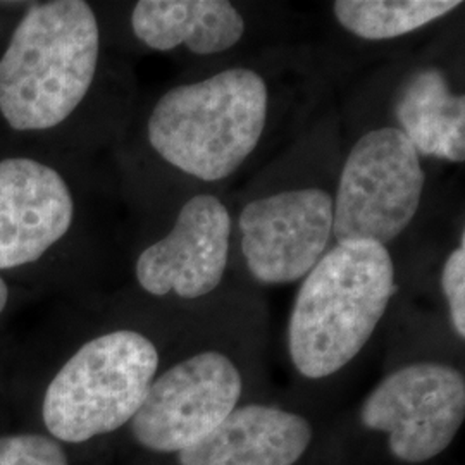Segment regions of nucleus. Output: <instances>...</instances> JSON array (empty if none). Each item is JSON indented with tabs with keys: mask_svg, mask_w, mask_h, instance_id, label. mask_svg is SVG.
<instances>
[{
	"mask_svg": "<svg viewBox=\"0 0 465 465\" xmlns=\"http://www.w3.org/2000/svg\"><path fill=\"white\" fill-rule=\"evenodd\" d=\"M397 292L395 264L376 242H340L302 280L286 328L293 371L311 382L349 369L378 331Z\"/></svg>",
	"mask_w": 465,
	"mask_h": 465,
	"instance_id": "1",
	"label": "nucleus"
},
{
	"mask_svg": "<svg viewBox=\"0 0 465 465\" xmlns=\"http://www.w3.org/2000/svg\"><path fill=\"white\" fill-rule=\"evenodd\" d=\"M99 54V23L86 2L36 4L0 59L2 116L17 132L61 124L86 97Z\"/></svg>",
	"mask_w": 465,
	"mask_h": 465,
	"instance_id": "2",
	"label": "nucleus"
},
{
	"mask_svg": "<svg viewBox=\"0 0 465 465\" xmlns=\"http://www.w3.org/2000/svg\"><path fill=\"white\" fill-rule=\"evenodd\" d=\"M269 88L250 67H228L171 88L149 117V142L167 164L205 183L230 178L266 132Z\"/></svg>",
	"mask_w": 465,
	"mask_h": 465,
	"instance_id": "3",
	"label": "nucleus"
},
{
	"mask_svg": "<svg viewBox=\"0 0 465 465\" xmlns=\"http://www.w3.org/2000/svg\"><path fill=\"white\" fill-rule=\"evenodd\" d=\"M161 353L134 330L86 341L50 381L42 416L55 441L86 443L132 422L159 374Z\"/></svg>",
	"mask_w": 465,
	"mask_h": 465,
	"instance_id": "4",
	"label": "nucleus"
},
{
	"mask_svg": "<svg viewBox=\"0 0 465 465\" xmlns=\"http://www.w3.org/2000/svg\"><path fill=\"white\" fill-rule=\"evenodd\" d=\"M465 422V376L443 361L386 372L357 409L355 424L397 465H430L457 441Z\"/></svg>",
	"mask_w": 465,
	"mask_h": 465,
	"instance_id": "5",
	"label": "nucleus"
},
{
	"mask_svg": "<svg viewBox=\"0 0 465 465\" xmlns=\"http://www.w3.org/2000/svg\"><path fill=\"white\" fill-rule=\"evenodd\" d=\"M424 186L420 155L399 128L367 132L341 167L332 199V238L388 247L417 216Z\"/></svg>",
	"mask_w": 465,
	"mask_h": 465,
	"instance_id": "6",
	"label": "nucleus"
},
{
	"mask_svg": "<svg viewBox=\"0 0 465 465\" xmlns=\"http://www.w3.org/2000/svg\"><path fill=\"white\" fill-rule=\"evenodd\" d=\"M252 399L243 364L230 350H195L159 372L128 424L134 443L155 457L195 445Z\"/></svg>",
	"mask_w": 465,
	"mask_h": 465,
	"instance_id": "7",
	"label": "nucleus"
},
{
	"mask_svg": "<svg viewBox=\"0 0 465 465\" xmlns=\"http://www.w3.org/2000/svg\"><path fill=\"white\" fill-rule=\"evenodd\" d=\"M250 276L278 286L303 280L332 238V197L322 188H292L252 200L238 217Z\"/></svg>",
	"mask_w": 465,
	"mask_h": 465,
	"instance_id": "8",
	"label": "nucleus"
},
{
	"mask_svg": "<svg viewBox=\"0 0 465 465\" xmlns=\"http://www.w3.org/2000/svg\"><path fill=\"white\" fill-rule=\"evenodd\" d=\"M230 240L226 205L209 193L195 195L182 207L173 230L140 253L136 282L153 297H207L226 274Z\"/></svg>",
	"mask_w": 465,
	"mask_h": 465,
	"instance_id": "9",
	"label": "nucleus"
},
{
	"mask_svg": "<svg viewBox=\"0 0 465 465\" xmlns=\"http://www.w3.org/2000/svg\"><path fill=\"white\" fill-rule=\"evenodd\" d=\"M319 430L299 409L250 400L195 445L163 459L167 465H300L316 447Z\"/></svg>",
	"mask_w": 465,
	"mask_h": 465,
	"instance_id": "10",
	"label": "nucleus"
},
{
	"mask_svg": "<svg viewBox=\"0 0 465 465\" xmlns=\"http://www.w3.org/2000/svg\"><path fill=\"white\" fill-rule=\"evenodd\" d=\"M74 203L63 176L34 159L0 163V269L38 261L71 228Z\"/></svg>",
	"mask_w": 465,
	"mask_h": 465,
	"instance_id": "11",
	"label": "nucleus"
},
{
	"mask_svg": "<svg viewBox=\"0 0 465 465\" xmlns=\"http://www.w3.org/2000/svg\"><path fill=\"white\" fill-rule=\"evenodd\" d=\"M132 28L149 49L184 45L197 55H216L243 38L245 21L224 0H142L134 5Z\"/></svg>",
	"mask_w": 465,
	"mask_h": 465,
	"instance_id": "12",
	"label": "nucleus"
},
{
	"mask_svg": "<svg viewBox=\"0 0 465 465\" xmlns=\"http://www.w3.org/2000/svg\"><path fill=\"white\" fill-rule=\"evenodd\" d=\"M395 128L420 157L464 163L465 97L453 92L441 69L420 67L405 78L395 99Z\"/></svg>",
	"mask_w": 465,
	"mask_h": 465,
	"instance_id": "13",
	"label": "nucleus"
},
{
	"mask_svg": "<svg viewBox=\"0 0 465 465\" xmlns=\"http://www.w3.org/2000/svg\"><path fill=\"white\" fill-rule=\"evenodd\" d=\"M462 5L459 0H338L332 15L357 38L382 42L419 32Z\"/></svg>",
	"mask_w": 465,
	"mask_h": 465,
	"instance_id": "14",
	"label": "nucleus"
},
{
	"mask_svg": "<svg viewBox=\"0 0 465 465\" xmlns=\"http://www.w3.org/2000/svg\"><path fill=\"white\" fill-rule=\"evenodd\" d=\"M0 465H71L66 451L49 436H0Z\"/></svg>",
	"mask_w": 465,
	"mask_h": 465,
	"instance_id": "15",
	"label": "nucleus"
},
{
	"mask_svg": "<svg viewBox=\"0 0 465 465\" xmlns=\"http://www.w3.org/2000/svg\"><path fill=\"white\" fill-rule=\"evenodd\" d=\"M441 290L447 302L450 326L457 340L465 338V238L453 250L441 271Z\"/></svg>",
	"mask_w": 465,
	"mask_h": 465,
	"instance_id": "16",
	"label": "nucleus"
},
{
	"mask_svg": "<svg viewBox=\"0 0 465 465\" xmlns=\"http://www.w3.org/2000/svg\"><path fill=\"white\" fill-rule=\"evenodd\" d=\"M7 300H9V290H7V284L0 278V314L7 305Z\"/></svg>",
	"mask_w": 465,
	"mask_h": 465,
	"instance_id": "17",
	"label": "nucleus"
}]
</instances>
